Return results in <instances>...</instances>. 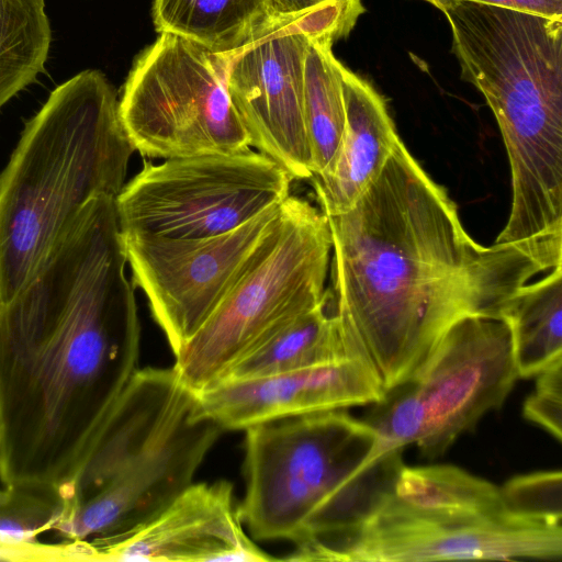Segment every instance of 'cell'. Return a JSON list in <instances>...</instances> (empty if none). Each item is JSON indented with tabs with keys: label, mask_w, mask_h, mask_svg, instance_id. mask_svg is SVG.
I'll return each mask as SVG.
<instances>
[{
	"label": "cell",
	"mask_w": 562,
	"mask_h": 562,
	"mask_svg": "<svg viewBox=\"0 0 562 562\" xmlns=\"http://www.w3.org/2000/svg\"><path fill=\"white\" fill-rule=\"evenodd\" d=\"M115 199H91L0 305V482L68 495L135 373L140 325Z\"/></svg>",
	"instance_id": "obj_1"
},
{
	"label": "cell",
	"mask_w": 562,
	"mask_h": 562,
	"mask_svg": "<svg viewBox=\"0 0 562 562\" xmlns=\"http://www.w3.org/2000/svg\"><path fill=\"white\" fill-rule=\"evenodd\" d=\"M333 312L349 356L384 392L445 331L471 315L502 317L530 280L562 260L525 245L483 246L457 205L400 140L352 209L329 216Z\"/></svg>",
	"instance_id": "obj_2"
},
{
	"label": "cell",
	"mask_w": 562,
	"mask_h": 562,
	"mask_svg": "<svg viewBox=\"0 0 562 562\" xmlns=\"http://www.w3.org/2000/svg\"><path fill=\"white\" fill-rule=\"evenodd\" d=\"M135 147L116 92L99 70L55 88L0 172V305L93 198H116Z\"/></svg>",
	"instance_id": "obj_3"
},
{
	"label": "cell",
	"mask_w": 562,
	"mask_h": 562,
	"mask_svg": "<svg viewBox=\"0 0 562 562\" xmlns=\"http://www.w3.org/2000/svg\"><path fill=\"white\" fill-rule=\"evenodd\" d=\"M245 437L243 525L295 546L347 530L393 488L402 450L379 453L374 430L339 411L274 419Z\"/></svg>",
	"instance_id": "obj_4"
},
{
	"label": "cell",
	"mask_w": 562,
	"mask_h": 562,
	"mask_svg": "<svg viewBox=\"0 0 562 562\" xmlns=\"http://www.w3.org/2000/svg\"><path fill=\"white\" fill-rule=\"evenodd\" d=\"M441 11L461 78L485 98L512 178L510 212L538 218L562 207V19L454 1Z\"/></svg>",
	"instance_id": "obj_5"
},
{
	"label": "cell",
	"mask_w": 562,
	"mask_h": 562,
	"mask_svg": "<svg viewBox=\"0 0 562 562\" xmlns=\"http://www.w3.org/2000/svg\"><path fill=\"white\" fill-rule=\"evenodd\" d=\"M224 430L200 414L176 369H137L108 413L72 486L67 508L83 537L130 530L193 483ZM66 513V512H65Z\"/></svg>",
	"instance_id": "obj_6"
},
{
	"label": "cell",
	"mask_w": 562,
	"mask_h": 562,
	"mask_svg": "<svg viewBox=\"0 0 562 562\" xmlns=\"http://www.w3.org/2000/svg\"><path fill=\"white\" fill-rule=\"evenodd\" d=\"M330 251L327 216L289 195L257 259L175 355L182 382L194 393L218 383L268 335L327 302Z\"/></svg>",
	"instance_id": "obj_7"
},
{
	"label": "cell",
	"mask_w": 562,
	"mask_h": 562,
	"mask_svg": "<svg viewBox=\"0 0 562 562\" xmlns=\"http://www.w3.org/2000/svg\"><path fill=\"white\" fill-rule=\"evenodd\" d=\"M518 378L506 321L465 316L363 420L375 432L379 453L415 445L424 457L436 458L499 408Z\"/></svg>",
	"instance_id": "obj_8"
},
{
	"label": "cell",
	"mask_w": 562,
	"mask_h": 562,
	"mask_svg": "<svg viewBox=\"0 0 562 562\" xmlns=\"http://www.w3.org/2000/svg\"><path fill=\"white\" fill-rule=\"evenodd\" d=\"M562 524L506 504H413L387 492L357 525L295 546L289 561L560 560Z\"/></svg>",
	"instance_id": "obj_9"
},
{
	"label": "cell",
	"mask_w": 562,
	"mask_h": 562,
	"mask_svg": "<svg viewBox=\"0 0 562 562\" xmlns=\"http://www.w3.org/2000/svg\"><path fill=\"white\" fill-rule=\"evenodd\" d=\"M135 150L149 158L237 153L251 147L220 53L171 33L136 59L119 101Z\"/></svg>",
	"instance_id": "obj_10"
},
{
	"label": "cell",
	"mask_w": 562,
	"mask_h": 562,
	"mask_svg": "<svg viewBox=\"0 0 562 562\" xmlns=\"http://www.w3.org/2000/svg\"><path fill=\"white\" fill-rule=\"evenodd\" d=\"M292 180L251 148L145 162L115 198L119 227L171 239L214 237L281 204Z\"/></svg>",
	"instance_id": "obj_11"
},
{
	"label": "cell",
	"mask_w": 562,
	"mask_h": 562,
	"mask_svg": "<svg viewBox=\"0 0 562 562\" xmlns=\"http://www.w3.org/2000/svg\"><path fill=\"white\" fill-rule=\"evenodd\" d=\"M364 12L361 0H326L293 16H270L239 48L222 53L231 101L250 145L294 179H310L304 121V61L311 37L347 36Z\"/></svg>",
	"instance_id": "obj_12"
},
{
	"label": "cell",
	"mask_w": 562,
	"mask_h": 562,
	"mask_svg": "<svg viewBox=\"0 0 562 562\" xmlns=\"http://www.w3.org/2000/svg\"><path fill=\"white\" fill-rule=\"evenodd\" d=\"M273 205L214 237L122 234L134 283L176 355L204 325L259 256L280 214Z\"/></svg>",
	"instance_id": "obj_13"
},
{
	"label": "cell",
	"mask_w": 562,
	"mask_h": 562,
	"mask_svg": "<svg viewBox=\"0 0 562 562\" xmlns=\"http://www.w3.org/2000/svg\"><path fill=\"white\" fill-rule=\"evenodd\" d=\"M93 561H274L248 537L228 481L192 483L149 520L93 538Z\"/></svg>",
	"instance_id": "obj_14"
},
{
	"label": "cell",
	"mask_w": 562,
	"mask_h": 562,
	"mask_svg": "<svg viewBox=\"0 0 562 562\" xmlns=\"http://www.w3.org/2000/svg\"><path fill=\"white\" fill-rule=\"evenodd\" d=\"M384 393L360 359L346 357L267 376L221 381L195 394L200 414L225 431L374 404Z\"/></svg>",
	"instance_id": "obj_15"
},
{
	"label": "cell",
	"mask_w": 562,
	"mask_h": 562,
	"mask_svg": "<svg viewBox=\"0 0 562 562\" xmlns=\"http://www.w3.org/2000/svg\"><path fill=\"white\" fill-rule=\"evenodd\" d=\"M346 122L331 168L312 176L319 210L346 213L380 176L401 140L385 99L373 86L340 63Z\"/></svg>",
	"instance_id": "obj_16"
},
{
	"label": "cell",
	"mask_w": 562,
	"mask_h": 562,
	"mask_svg": "<svg viewBox=\"0 0 562 562\" xmlns=\"http://www.w3.org/2000/svg\"><path fill=\"white\" fill-rule=\"evenodd\" d=\"M327 304L280 326L244 355L221 381L267 376L351 357Z\"/></svg>",
	"instance_id": "obj_17"
},
{
	"label": "cell",
	"mask_w": 562,
	"mask_h": 562,
	"mask_svg": "<svg viewBox=\"0 0 562 562\" xmlns=\"http://www.w3.org/2000/svg\"><path fill=\"white\" fill-rule=\"evenodd\" d=\"M271 14L266 0H154L158 33H171L214 53L241 47Z\"/></svg>",
	"instance_id": "obj_18"
},
{
	"label": "cell",
	"mask_w": 562,
	"mask_h": 562,
	"mask_svg": "<svg viewBox=\"0 0 562 562\" xmlns=\"http://www.w3.org/2000/svg\"><path fill=\"white\" fill-rule=\"evenodd\" d=\"M502 318L509 326L519 378L536 376L562 357V266L526 284Z\"/></svg>",
	"instance_id": "obj_19"
},
{
	"label": "cell",
	"mask_w": 562,
	"mask_h": 562,
	"mask_svg": "<svg viewBox=\"0 0 562 562\" xmlns=\"http://www.w3.org/2000/svg\"><path fill=\"white\" fill-rule=\"evenodd\" d=\"M335 40L329 33L313 36L305 54L304 121L312 176L331 168L345 130L340 61L331 50Z\"/></svg>",
	"instance_id": "obj_20"
},
{
	"label": "cell",
	"mask_w": 562,
	"mask_h": 562,
	"mask_svg": "<svg viewBox=\"0 0 562 562\" xmlns=\"http://www.w3.org/2000/svg\"><path fill=\"white\" fill-rule=\"evenodd\" d=\"M50 43L45 0H0V109L44 71Z\"/></svg>",
	"instance_id": "obj_21"
},
{
	"label": "cell",
	"mask_w": 562,
	"mask_h": 562,
	"mask_svg": "<svg viewBox=\"0 0 562 562\" xmlns=\"http://www.w3.org/2000/svg\"><path fill=\"white\" fill-rule=\"evenodd\" d=\"M67 499L55 487L3 485L0 487V542L24 544L54 530L64 517Z\"/></svg>",
	"instance_id": "obj_22"
},
{
	"label": "cell",
	"mask_w": 562,
	"mask_h": 562,
	"mask_svg": "<svg viewBox=\"0 0 562 562\" xmlns=\"http://www.w3.org/2000/svg\"><path fill=\"white\" fill-rule=\"evenodd\" d=\"M561 479L560 471L536 472L515 476L501 490L506 505L515 513L561 524Z\"/></svg>",
	"instance_id": "obj_23"
},
{
	"label": "cell",
	"mask_w": 562,
	"mask_h": 562,
	"mask_svg": "<svg viewBox=\"0 0 562 562\" xmlns=\"http://www.w3.org/2000/svg\"><path fill=\"white\" fill-rule=\"evenodd\" d=\"M526 419L547 430L557 440L562 437V357L537 374L533 392L522 407Z\"/></svg>",
	"instance_id": "obj_24"
},
{
	"label": "cell",
	"mask_w": 562,
	"mask_h": 562,
	"mask_svg": "<svg viewBox=\"0 0 562 562\" xmlns=\"http://www.w3.org/2000/svg\"><path fill=\"white\" fill-rule=\"evenodd\" d=\"M75 554V546L63 541L56 544L40 541L24 544H8L0 542V561L38 562V561H70Z\"/></svg>",
	"instance_id": "obj_25"
},
{
	"label": "cell",
	"mask_w": 562,
	"mask_h": 562,
	"mask_svg": "<svg viewBox=\"0 0 562 562\" xmlns=\"http://www.w3.org/2000/svg\"><path fill=\"white\" fill-rule=\"evenodd\" d=\"M438 10L454 1H472L493 4L524 12L538 14L549 19H562V0H423Z\"/></svg>",
	"instance_id": "obj_26"
},
{
	"label": "cell",
	"mask_w": 562,
	"mask_h": 562,
	"mask_svg": "<svg viewBox=\"0 0 562 562\" xmlns=\"http://www.w3.org/2000/svg\"><path fill=\"white\" fill-rule=\"evenodd\" d=\"M272 16H293L322 4L326 0H266Z\"/></svg>",
	"instance_id": "obj_27"
},
{
	"label": "cell",
	"mask_w": 562,
	"mask_h": 562,
	"mask_svg": "<svg viewBox=\"0 0 562 562\" xmlns=\"http://www.w3.org/2000/svg\"><path fill=\"white\" fill-rule=\"evenodd\" d=\"M2 438V424H1V414H0V442Z\"/></svg>",
	"instance_id": "obj_28"
}]
</instances>
